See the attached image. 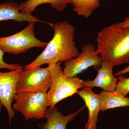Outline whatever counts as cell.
<instances>
[{
    "label": "cell",
    "mask_w": 129,
    "mask_h": 129,
    "mask_svg": "<svg viewBox=\"0 0 129 129\" xmlns=\"http://www.w3.org/2000/svg\"><path fill=\"white\" fill-rule=\"evenodd\" d=\"M5 52L0 49V69H5L11 70H16L23 69L22 66L20 64H9L4 61L3 60V55Z\"/></svg>",
    "instance_id": "e0dca14e"
},
{
    "label": "cell",
    "mask_w": 129,
    "mask_h": 129,
    "mask_svg": "<svg viewBox=\"0 0 129 129\" xmlns=\"http://www.w3.org/2000/svg\"><path fill=\"white\" fill-rule=\"evenodd\" d=\"M61 63L48 65L51 76V85L47 92L49 107H55L59 102L77 94L79 89L83 88L82 80L64 74Z\"/></svg>",
    "instance_id": "3957f363"
},
{
    "label": "cell",
    "mask_w": 129,
    "mask_h": 129,
    "mask_svg": "<svg viewBox=\"0 0 129 129\" xmlns=\"http://www.w3.org/2000/svg\"><path fill=\"white\" fill-rule=\"evenodd\" d=\"M51 26L54 30L53 38L36 59L25 66L23 69L66 61L79 54L74 41L75 28L73 25L63 21L52 24Z\"/></svg>",
    "instance_id": "6da1fadb"
},
{
    "label": "cell",
    "mask_w": 129,
    "mask_h": 129,
    "mask_svg": "<svg viewBox=\"0 0 129 129\" xmlns=\"http://www.w3.org/2000/svg\"><path fill=\"white\" fill-rule=\"evenodd\" d=\"M81 50V53L76 57L65 61L63 72L68 77H75L90 67L98 69L101 66L102 60L94 45L86 44Z\"/></svg>",
    "instance_id": "52a82bcc"
},
{
    "label": "cell",
    "mask_w": 129,
    "mask_h": 129,
    "mask_svg": "<svg viewBox=\"0 0 129 129\" xmlns=\"http://www.w3.org/2000/svg\"><path fill=\"white\" fill-rule=\"evenodd\" d=\"M22 69L8 72L0 71V102L7 111L9 123L11 122L15 114L12 103L16 94L17 82Z\"/></svg>",
    "instance_id": "ba28073f"
},
{
    "label": "cell",
    "mask_w": 129,
    "mask_h": 129,
    "mask_svg": "<svg viewBox=\"0 0 129 129\" xmlns=\"http://www.w3.org/2000/svg\"><path fill=\"white\" fill-rule=\"evenodd\" d=\"M114 67L109 63L102 62L101 67L96 69L98 73L94 80L88 79L83 81V88L99 87L105 91H115L118 79L115 78L113 74Z\"/></svg>",
    "instance_id": "9c48e42d"
},
{
    "label": "cell",
    "mask_w": 129,
    "mask_h": 129,
    "mask_svg": "<svg viewBox=\"0 0 129 129\" xmlns=\"http://www.w3.org/2000/svg\"><path fill=\"white\" fill-rule=\"evenodd\" d=\"M129 72V66L124 69L122 70L121 71H118L114 75V76H120V75H123L124 74L127 73Z\"/></svg>",
    "instance_id": "d6986e66"
},
{
    "label": "cell",
    "mask_w": 129,
    "mask_h": 129,
    "mask_svg": "<svg viewBox=\"0 0 129 129\" xmlns=\"http://www.w3.org/2000/svg\"><path fill=\"white\" fill-rule=\"evenodd\" d=\"M96 51L102 62L114 67L129 63V28L117 23L102 29L96 38Z\"/></svg>",
    "instance_id": "7a4b0ae2"
},
{
    "label": "cell",
    "mask_w": 129,
    "mask_h": 129,
    "mask_svg": "<svg viewBox=\"0 0 129 129\" xmlns=\"http://www.w3.org/2000/svg\"><path fill=\"white\" fill-rule=\"evenodd\" d=\"M119 27L122 28H129V17H127L124 18V20L122 22L117 23Z\"/></svg>",
    "instance_id": "ac0fdd59"
},
{
    "label": "cell",
    "mask_w": 129,
    "mask_h": 129,
    "mask_svg": "<svg viewBox=\"0 0 129 129\" xmlns=\"http://www.w3.org/2000/svg\"><path fill=\"white\" fill-rule=\"evenodd\" d=\"M92 89L83 88L77 92L84 101L88 110V120L85 125V129H96L98 114L101 111L99 94L93 92Z\"/></svg>",
    "instance_id": "30bf717a"
},
{
    "label": "cell",
    "mask_w": 129,
    "mask_h": 129,
    "mask_svg": "<svg viewBox=\"0 0 129 129\" xmlns=\"http://www.w3.org/2000/svg\"><path fill=\"white\" fill-rule=\"evenodd\" d=\"M101 102V111L129 106V98L121 95L115 91H101L99 94Z\"/></svg>",
    "instance_id": "5bb4252c"
},
{
    "label": "cell",
    "mask_w": 129,
    "mask_h": 129,
    "mask_svg": "<svg viewBox=\"0 0 129 129\" xmlns=\"http://www.w3.org/2000/svg\"><path fill=\"white\" fill-rule=\"evenodd\" d=\"M85 107V106H84L77 112L67 115H63L61 112L58 111L55 106L50 107L47 110L45 116L47 122L43 125V129H66L68 123L73 119Z\"/></svg>",
    "instance_id": "7c38bea8"
},
{
    "label": "cell",
    "mask_w": 129,
    "mask_h": 129,
    "mask_svg": "<svg viewBox=\"0 0 129 129\" xmlns=\"http://www.w3.org/2000/svg\"><path fill=\"white\" fill-rule=\"evenodd\" d=\"M51 83V74L48 67L23 69L16 85V94L29 92L47 93Z\"/></svg>",
    "instance_id": "8992f818"
},
{
    "label": "cell",
    "mask_w": 129,
    "mask_h": 129,
    "mask_svg": "<svg viewBox=\"0 0 129 129\" xmlns=\"http://www.w3.org/2000/svg\"><path fill=\"white\" fill-rule=\"evenodd\" d=\"M28 23L26 27L18 33L7 37H0V49L5 53L18 55L34 47H46L48 43L41 41L35 36L36 22Z\"/></svg>",
    "instance_id": "277c9868"
},
{
    "label": "cell",
    "mask_w": 129,
    "mask_h": 129,
    "mask_svg": "<svg viewBox=\"0 0 129 129\" xmlns=\"http://www.w3.org/2000/svg\"><path fill=\"white\" fill-rule=\"evenodd\" d=\"M73 11L79 16L89 17L94 11L100 7L99 0H72Z\"/></svg>",
    "instance_id": "9a60e30c"
},
{
    "label": "cell",
    "mask_w": 129,
    "mask_h": 129,
    "mask_svg": "<svg viewBox=\"0 0 129 129\" xmlns=\"http://www.w3.org/2000/svg\"><path fill=\"white\" fill-rule=\"evenodd\" d=\"M12 108L21 113L26 120L45 117L49 107L47 93L29 92L16 94Z\"/></svg>",
    "instance_id": "5b68a950"
},
{
    "label": "cell",
    "mask_w": 129,
    "mask_h": 129,
    "mask_svg": "<svg viewBox=\"0 0 129 129\" xmlns=\"http://www.w3.org/2000/svg\"><path fill=\"white\" fill-rule=\"evenodd\" d=\"M8 20H13L19 23L39 22L47 23L50 25L51 23L40 20L32 14L22 13L20 11L19 5L17 3L12 1L0 4V22Z\"/></svg>",
    "instance_id": "8fae6325"
},
{
    "label": "cell",
    "mask_w": 129,
    "mask_h": 129,
    "mask_svg": "<svg viewBox=\"0 0 129 129\" xmlns=\"http://www.w3.org/2000/svg\"><path fill=\"white\" fill-rule=\"evenodd\" d=\"M118 81L115 91L124 96L129 92V78H125L123 75L119 76Z\"/></svg>",
    "instance_id": "2e32d148"
},
{
    "label": "cell",
    "mask_w": 129,
    "mask_h": 129,
    "mask_svg": "<svg viewBox=\"0 0 129 129\" xmlns=\"http://www.w3.org/2000/svg\"><path fill=\"white\" fill-rule=\"evenodd\" d=\"M72 0H27L19 5L20 11L24 14H32L36 8L42 4L49 3L58 11H64L67 5L72 4Z\"/></svg>",
    "instance_id": "4fadbf2b"
},
{
    "label": "cell",
    "mask_w": 129,
    "mask_h": 129,
    "mask_svg": "<svg viewBox=\"0 0 129 129\" xmlns=\"http://www.w3.org/2000/svg\"><path fill=\"white\" fill-rule=\"evenodd\" d=\"M3 105L0 102V115L1 114V112L2 109Z\"/></svg>",
    "instance_id": "ffe728a7"
}]
</instances>
